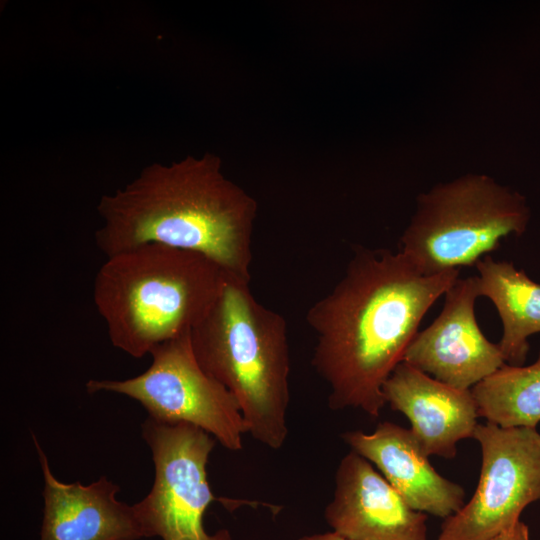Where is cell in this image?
<instances>
[{"instance_id":"obj_1","label":"cell","mask_w":540,"mask_h":540,"mask_svg":"<svg viewBox=\"0 0 540 540\" xmlns=\"http://www.w3.org/2000/svg\"><path fill=\"white\" fill-rule=\"evenodd\" d=\"M459 272L427 275L401 251L355 249L342 278L306 313L316 334L311 364L328 386L330 409L380 415L385 382Z\"/></svg>"},{"instance_id":"obj_2","label":"cell","mask_w":540,"mask_h":540,"mask_svg":"<svg viewBox=\"0 0 540 540\" xmlns=\"http://www.w3.org/2000/svg\"><path fill=\"white\" fill-rule=\"evenodd\" d=\"M221 167L212 154L147 166L124 188L101 197L97 247L109 257L162 244L201 254L228 275L250 281L257 204Z\"/></svg>"},{"instance_id":"obj_3","label":"cell","mask_w":540,"mask_h":540,"mask_svg":"<svg viewBox=\"0 0 540 540\" xmlns=\"http://www.w3.org/2000/svg\"><path fill=\"white\" fill-rule=\"evenodd\" d=\"M227 277L201 254L148 243L107 257L95 276L93 299L113 346L142 358L190 333Z\"/></svg>"},{"instance_id":"obj_4","label":"cell","mask_w":540,"mask_h":540,"mask_svg":"<svg viewBox=\"0 0 540 540\" xmlns=\"http://www.w3.org/2000/svg\"><path fill=\"white\" fill-rule=\"evenodd\" d=\"M249 282L228 275L191 331V344L203 370L236 398L248 434L278 450L289 433L288 326L283 315L256 299Z\"/></svg>"},{"instance_id":"obj_5","label":"cell","mask_w":540,"mask_h":540,"mask_svg":"<svg viewBox=\"0 0 540 540\" xmlns=\"http://www.w3.org/2000/svg\"><path fill=\"white\" fill-rule=\"evenodd\" d=\"M528 221L521 195L486 175L469 174L418 197L400 251L427 275L472 266L503 238L521 235Z\"/></svg>"},{"instance_id":"obj_6","label":"cell","mask_w":540,"mask_h":540,"mask_svg":"<svg viewBox=\"0 0 540 540\" xmlns=\"http://www.w3.org/2000/svg\"><path fill=\"white\" fill-rule=\"evenodd\" d=\"M152 363L125 380H89V393L109 391L140 402L149 417L165 424L195 425L231 451L242 449L248 429L233 394L198 363L191 332L151 351Z\"/></svg>"},{"instance_id":"obj_7","label":"cell","mask_w":540,"mask_h":540,"mask_svg":"<svg viewBox=\"0 0 540 540\" xmlns=\"http://www.w3.org/2000/svg\"><path fill=\"white\" fill-rule=\"evenodd\" d=\"M142 436L155 466L150 492L134 504L144 537L162 540H231L227 529L205 531L203 519L216 499L207 463L216 439L188 423L165 424L148 417Z\"/></svg>"},{"instance_id":"obj_8","label":"cell","mask_w":540,"mask_h":540,"mask_svg":"<svg viewBox=\"0 0 540 540\" xmlns=\"http://www.w3.org/2000/svg\"><path fill=\"white\" fill-rule=\"evenodd\" d=\"M482 453L476 490L456 514L444 519L437 540H488L520 521L540 500V433L536 428L478 424Z\"/></svg>"},{"instance_id":"obj_9","label":"cell","mask_w":540,"mask_h":540,"mask_svg":"<svg viewBox=\"0 0 540 540\" xmlns=\"http://www.w3.org/2000/svg\"><path fill=\"white\" fill-rule=\"evenodd\" d=\"M444 296L440 314L417 332L403 361L454 388L471 390L506 363L498 343L490 342L476 321L477 276L458 278Z\"/></svg>"},{"instance_id":"obj_10","label":"cell","mask_w":540,"mask_h":540,"mask_svg":"<svg viewBox=\"0 0 540 540\" xmlns=\"http://www.w3.org/2000/svg\"><path fill=\"white\" fill-rule=\"evenodd\" d=\"M324 517L332 532L349 540H427V514L410 507L371 462L352 450L337 467Z\"/></svg>"},{"instance_id":"obj_11","label":"cell","mask_w":540,"mask_h":540,"mask_svg":"<svg viewBox=\"0 0 540 540\" xmlns=\"http://www.w3.org/2000/svg\"><path fill=\"white\" fill-rule=\"evenodd\" d=\"M342 439L376 466L414 510L446 519L464 506V488L435 470L411 429L385 421L371 433L347 431Z\"/></svg>"},{"instance_id":"obj_12","label":"cell","mask_w":540,"mask_h":540,"mask_svg":"<svg viewBox=\"0 0 540 540\" xmlns=\"http://www.w3.org/2000/svg\"><path fill=\"white\" fill-rule=\"evenodd\" d=\"M383 393L386 404L409 420L428 456L452 459L458 442L474 437L479 413L471 390L454 388L402 361Z\"/></svg>"},{"instance_id":"obj_13","label":"cell","mask_w":540,"mask_h":540,"mask_svg":"<svg viewBox=\"0 0 540 540\" xmlns=\"http://www.w3.org/2000/svg\"><path fill=\"white\" fill-rule=\"evenodd\" d=\"M44 477L41 540H137L143 536L134 506L116 499L119 486L105 477L82 485L52 474L35 436Z\"/></svg>"},{"instance_id":"obj_14","label":"cell","mask_w":540,"mask_h":540,"mask_svg":"<svg viewBox=\"0 0 540 540\" xmlns=\"http://www.w3.org/2000/svg\"><path fill=\"white\" fill-rule=\"evenodd\" d=\"M480 296L491 300L502 322L498 343L506 364L522 366L528 338L540 333V284L512 262L483 257L476 265Z\"/></svg>"},{"instance_id":"obj_15","label":"cell","mask_w":540,"mask_h":540,"mask_svg":"<svg viewBox=\"0 0 540 540\" xmlns=\"http://www.w3.org/2000/svg\"><path fill=\"white\" fill-rule=\"evenodd\" d=\"M471 392L479 417L500 427L536 428L540 422V353L528 366L504 364Z\"/></svg>"},{"instance_id":"obj_16","label":"cell","mask_w":540,"mask_h":540,"mask_svg":"<svg viewBox=\"0 0 540 540\" xmlns=\"http://www.w3.org/2000/svg\"><path fill=\"white\" fill-rule=\"evenodd\" d=\"M488 540H530L529 528L524 522L518 521L512 527Z\"/></svg>"},{"instance_id":"obj_17","label":"cell","mask_w":540,"mask_h":540,"mask_svg":"<svg viewBox=\"0 0 540 540\" xmlns=\"http://www.w3.org/2000/svg\"><path fill=\"white\" fill-rule=\"evenodd\" d=\"M298 540H349L346 539L335 532H325L317 533L312 535H305L300 537Z\"/></svg>"}]
</instances>
